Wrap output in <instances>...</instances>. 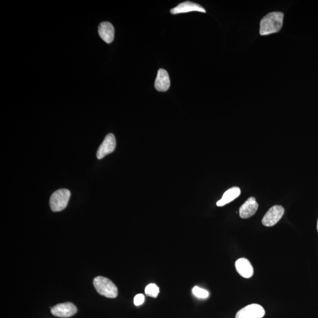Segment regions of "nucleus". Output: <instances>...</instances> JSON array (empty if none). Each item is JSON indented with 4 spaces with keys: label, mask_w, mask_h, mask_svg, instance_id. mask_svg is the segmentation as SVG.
I'll return each instance as SVG.
<instances>
[{
    "label": "nucleus",
    "mask_w": 318,
    "mask_h": 318,
    "mask_svg": "<svg viewBox=\"0 0 318 318\" xmlns=\"http://www.w3.org/2000/svg\"><path fill=\"white\" fill-rule=\"evenodd\" d=\"M265 315V310L259 304H251L238 310L236 318H262Z\"/></svg>",
    "instance_id": "nucleus-5"
},
{
    "label": "nucleus",
    "mask_w": 318,
    "mask_h": 318,
    "mask_svg": "<svg viewBox=\"0 0 318 318\" xmlns=\"http://www.w3.org/2000/svg\"><path fill=\"white\" fill-rule=\"evenodd\" d=\"M116 146V138L114 135L110 134L105 136V139L98 148L96 156L98 159H101L111 154L115 150Z\"/></svg>",
    "instance_id": "nucleus-7"
},
{
    "label": "nucleus",
    "mask_w": 318,
    "mask_h": 318,
    "mask_svg": "<svg viewBox=\"0 0 318 318\" xmlns=\"http://www.w3.org/2000/svg\"><path fill=\"white\" fill-rule=\"evenodd\" d=\"M93 285L97 293L108 298H115L118 295V289L114 283L103 276H97L93 280Z\"/></svg>",
    "instance_id": "nucleus-2"
},
{
    "label": "nucleus",
    "mask_w": 318,
    "mask_h": 318,
    "mask_svg": "<svg viewBox=\"0 0 318 318\" xmlns=\"http://www.w3.org/2000/svg\"><path fill=\"white\" fill-rule=\"evenodd\" d=\"M317 232H318V220H317Z\"/></svg>",
    "instance_id": "nucleus-17"
},
{
    "label": "nucleus",
    "mask_w": 318,
    "mask_h": 318,
    "mask_svg": "<svg viewBox=\"0 0 318 318\" xmlns=\"http://www.w3.org/2000/svg\"><path fill=\"white\" fill-rule=\"evenodd\" d=\"M77 309L71 302L63 303L53 306L51 312L53 315L60 317H69L75 315Z\"/></svg>",
    "instance_id": "nucleus-6"
},
{
    "label": "nucleus",
    "mask_w": 318,
    "mask_h": 318,
    "mask_svg": "<svg viewBox=\"0 0 318 318\" xmlns=\"http://www.w3.org/2000/svg\"><path fill=\"white\" fill-rule=\"evenodd\" d=\"M258 203L253 197L249 198L240 207V215L242 219H248L256 214L258 209Z\"/></svg>",
    "instance_id": "nucleus-9"
},
{
    "label": "nucleus",
    "mask_w": 318,
    "mask_h": 318,
    "mask_svg": "<svg viewBox=\"0 0 318 318\" xmlns=\"http://www.w3.org/2000/svg\"><path fill=\"white\" fill-rule=\"evenodd\" d=\"M284 213H285V209L282 206H272L264 215L262 221V224L267 227L275 225L281 220Z\"/></svg>",
    "instance_id": "nucleus-4"
},
{
    "label": "nucleus",
    "mask_w": 318,
    "mask_h": 318,
    "mask_svg": "<svg viewBox=\"0 0 318 318\" xmlns=\"http://www.w3.org/2000/svg\"><path fill=\"white\" fill-rule=\"evenodd\" d=\"M192 293L197 298L200 299H206L209 297V294L208 292L198 286H195L192 289Z\"/></svg>",
    "instance_id": "nucleus-15"
},
{
    "label": "nucleus",
    "mask_w": 318,
    "mask_h": 318,
    "mask_svg": "<svg viewBox=\"0 0 318 318\" xmlns=\"http://www.w3.org/2000/svg\"><path fill=\"white\" fill-rule=\"evenodd\" d=\"M145 300V298L143 294H138L134 298V304L136 306H140L143 304Z\"/></svg>",
    "instance_id": "nucleus-16"
},
{
    "label": "nucleus",
    "mask_w": 318,
    "mask_h": 318,
    "mask_svg": "<svg viewBox=\"0 0 318 318\" xmlns=\"http://www.w3.org/2000/svg\"><path fill=\"white\" fill-rule=\"evenodd\" d=\"M241 189L238 187H233L226 191L222 198L217 202V206L221 207L226 205L236 199L241 195Z\"/></svg>",
    "instance_id": "nucleus-13"
},
{
    "label": "nucleus",
    "mask_w": 318,
    "mask_h": 318,
    "mask_svg": "<svg viewBox=\"0 0 318 318\" xmlns=\"http://www.w3.org/2000/svg\"><path fill=\"white\" fill-rule=\"evenodd\" d=\"M170 85V78L167 71L162 69H159L155 81V88L158 92H166L169 90Z\"/></svg>",
    "instance_id": "nucleus-12"
},
{
    "label": "nucleus",
    "mask_w": 318,
    "mask_h": 318,
    "mask_svg": "<svg viewBox=\"0 0 318 318\" xmlns=\"http://www.w3.org/2000/svg\"><path fill=\"white\" fill-rule=\"evenodd\" d=\"M147 296L156 298L159 294V287L154 283H150L145 288Z\"/></svg>",
    "instance_id": "nucleus-14"
},
{
    "label": "nucleus",
    "mask_w": 318,
    "mask_h": 318,
    "mask_svg": "<svg viewBox=\"0 0 318 318\" xmlns=\"http://www.w3.org/2000/svg\"><path fill=\"white\" fill-rule=\"evenodd\" d=\"M283 13L272 12L264 16L260 23V35L267 36L278 33L283 25Z\"/></svg>",
    "instance_id": "nucleus-1"
},
{
    "label": "nucleus",
    "mask_w": 318,
    "mask_h": 318,
    "mask_svg": "<svg viewBox=\"0 0 318 318\" xmlns=\"http://www.w3.org/2000/svg\"><path fill=\"white\" fill-rule=\"evenodd\" d=\"M235 267L238 274L245 278H251L254 272L251 263L244 257L236 260Z\"/></svg>",
    "instance_id": "nucleus-10"
},
{
    "label": "nucleus",
    "mask_w": 318,
    "mask_h": 318,
    "mask_svg": "<svg viewBox=\"0 0 318 318\" xmlns=\"http://www.w3.org/2000/svg\"><path fill=\"white\" fill-rule=\"evenodd\" d=\"M101 39L108 44L112 43L115 37V29L111 22H103L98 26Z\"/></svg>",
    "instance_id": "nucleus-11"
},
{
    "label": "nucleus",
    "mask_w": 318,
    "mask_h": 318,
    "mask_svg": "<svg viewBox=\"0 0 318 318\" xmlns=\"http://www.w3.org/2000/svg\"><path fill=\"white\" fill-rule=\"evenodd\" d=\"M71 196L70 192L66 189L56 191L51 196L50 206L52 211L63 210L67 207Z\"/></svg>",
    "instance_id": "nucleus-3"
},
{
    "label": "nucleus",
    "mask_w": 318,
    "mask_h": 318,
    "mask_svg": "<svg viewBox=\"0 0 318 318\" xmlns=\"http://www.w3.org/2000/svg\"><path fill=\"white\" fill-rule=\"evenodd\" d=\"M192 11H198L205 13L206 11L203 7L198 5V4L191 2H186L179 4V5L170 10V13L173 14H178L181 13H186L192 12Z\"/></svg>",
    "instance_id": "nucleus-8"
}]
</instances>
